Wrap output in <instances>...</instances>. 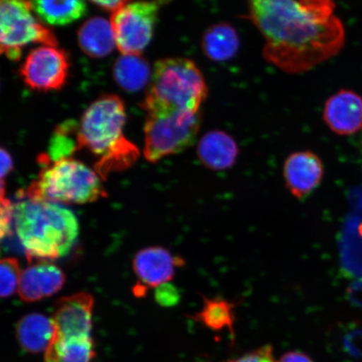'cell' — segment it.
Listing matches in <instances>:
<instances>
[{
    "instance_id": "5bb4252c",
    "label": "cell",
    "mask_w": 362,
    "mask_h": 362,
    "mask_svg": "<svg viewBox=\"0 0 362 362\" xmlns=\"http://www.w3.org/2000/svg\"><path fill=\"white\" fill-rule=\"evenodd\" d=\"M325 123L339 135H351L362 129V98L351 90H341L325 104Z\"/></svg>"
},
{
    "instance_id": "30bf717a",
    "label": "cell",
    "mask_w": 362,
    "mask_h": 362,
    "mask_svg": "<svg viewBox=\"0 0 362 362\" xmlns=\"http://www.w3.org/2000/svg\"><path fill=\"white\" fill-rule=\"evenodd\" d=\"M185 260L174 256L167 249L152 247L142 249L136 255L133 268L139 283L134 288L136 296H143L149 288H157L175 277L176 269L184 266Z\"/></svg>"
},
{
    "instance_id": "f546056e",
    "label": "cell",
    "mask_w": 362,
    "mask_h": 362,
    "mask_svg": "<svg viewBox=\"0 0 362 362\" xmlns=\"http://www.w3.org/2000/svg\"><path fill=\"white\" fill-rule=\"evenodd\" d=\"M278 362H313L305 353L291 351L285 353Z\"/></svg>"
},
{
    "instance_id": "ac0fdd59",
    "label": "cell",
    "mask_w": 362,
    "mask_h": 362,
    "mask_svg": "<svg viewBox=\"0 0 362 362\" xmlns=\"http://www.w3.org/2000/svg\"><path fill=\"white\" fill-rule=\"evenodd\" d=\"M78 39L86 55L93 58L110 55L117 47L111 22L102 17L86 21L78 30Z\"/></svg>"
},
{
    "instance_id": "5b68a950",
    "label": "cell",
    "mask_w": 362,
    "mask_h": 362,
    "mask_svg": "<svg viewBox=\"0 0 362 362\" xmlns=\"http://www.w3.org/2000/svg\"><path fill=\"white\" fill-rule=\"evenodd\" d=\"M208 88L200 69L192 60L165 58L153 67L151 87L142 103L198 113L206 101Z\"/></svg>"
},
{
    "instance_id": "d6986e66",
    "label": "cell",
    "mask_w": 362,
    "mask_h": 362,
    "mask_svg": "<svg viewBox=\"0 0 362 362\" xmlns=\"http://www.w3.org/2000/svg\"><path fill=\"white\" fill-rule=\"evenodd\" d=\"M240 40L237 30L228 23H217L207 28L202 39V49L212 62L230 60L238 52Z\"/></svg>"
},
{
    "instance_id": "8fae6325",
    "label": "cell",
    "mask_w": 362,
    "mask_h": 362,
    "mask_svg": "<svg viewBox=\"0 0 362 362\" xmlns=\"http://www.w3.org/2000/svg\"><path fill=\"white\" fill-rule=\"evenodd\" d=\"M325 174L322 161L310 151L291 153L284 161L283 175L288 192L304 200L320 187Z\"/></svg>"
},
{
    "instance_id": "ba28073f",
    "label": "cell",
    "mask_w": 362,
    "mask_h": 362,
    "mask_svg": "<svg viewBox=\"0 0 362 362\" xmlns=\"http://www.w3.org/2000/svg\"><path fill=\"white\" fill-rule=\"evenodd\" d=\"M170 0H140L112 13L111 24L122 55H141L151 42L160 8Z\"/></svg>"
},
{
    "instance_id": "9a60e30c",
    "label": "cell",
    "mask_w": 362,
    "mask_h": 362,
    "mask_svg": "<svg viewBox=\"0 0 362 362\" xmlns=\"http://www.w3.org/2000/svg\"><path fill=\"white\" fill-rule=\"evenodd\" d=\"M239 153L238 144L228 134L214 130L202 136L197 146V156L202 164L212 170L230 168Z\"/></svg>"
},
{
    "instance_id": "d4e9b609",
    "label": "cell",
    "mask_w": 362,
    "mask_h": 362,
    "mask_svg": "<svg viewBox=\"0 0 362 362\" xmlns=\"http://www.w3.org/2000/svg\"><path fill=\"white\" fill-rule=\"evenodd\" d=\"M156 300L162 306H174L180 300V293L173 285L167 283L156 288Z\"/></svg>"
},
{
    "instance_id": "277c9868",
    "label": "cell",
    "mask_w": 362,
    "mask_h": 362,
    "mask_svg": "<svg viewBox=\"0 0 362 362\" xmlns=\"http://www.w3.org/2000/svg\"><path fill=\"white\" fill-rule=\"evenodd\" d=\"M39 161L43 168L27 188L30 200L83 205L107 197L100 176L83 162L72 158L52 162L47 155Z\"/></svg>"
},
{
    "instance_id": "83f0119b",
    "label": "cell",
    "mask_w": 362,
    "mask_h": 362,
    "mask_svg": "<svg viewBox=\"0 0 362 362\" xmlns=\"http://www.w3.org/2000/svg\"><path fill=\"white\" fill-rule=\"evenodd\" d=\"M98 7L108 11L115 12L126 4L133 2V0H89Z\"/></svg>"
},
{
    "instance_id": "ffe728a7",
    "label": "cell",
    "mask_w": 362,
    "mask_h": 362,
    "mask_svg": "<svg viewBox=\"0 0 362 362\" xmlns=\"http://www.w3.org/2000/svg\"><path fill=\"white\" fill-rule=\"evenodd\" d=\"M30 2L39 19L51 25H69L87 13L85 0H30Z\"/></svg>"
},
{
    "instance_id": "7c38bea8",
    "label": "cell",
    "mask_w": 362,
    "mask_h": 362,
    "mask_svg": "<svg viewBox=\"0 0 362 362\" xmlns=\"http://www.w3.org/2000/svg\"><path fill=\"white\" fill-rule=\"evenodd\" d=\"M94 298L79 292L57 300L52 316L54 334L92 336Z\"/></svg>"
},
{
    "instance_id": "e0dca14e",
    "label": "cell",
    "mask_w": 362,
    "mask_h": 362,
    "mask_svg": "<svg viewBox=\"0 0 362 362\" xmlns=\"http://www.w3.org/2000/svg\"><path fill=\"white\" fill-rule=\"evenodd\" d=\"M54 332L52 318L39 313L23 316L16 328L21 347L31 354L45 352L52 341Z\"/></svg>"
},
{
    "instance_id": "603a6c76",
    "label": "cell",
    "mask_w": 362,
    "mask_h": 362,
    "mask_svg": "<svg viewBox=\"0 0 362 362\" xmlns=\"http://www.w3.org/2000/svg\"><path fill=\"white\" fill-rule=\"evenodd\" d=\"M78 127L74 121H66L57 127L49 144L47 156L51 161L71 158L76 151H79Z\"/></svg>"
},
{
    "instance_id": "52a82bcc",
    "label": "cell",
    "mask_w": 362,
    "mask_h": 362,
    "mask_svg": "<svg viewBox=\"0 0 362 362\" xmlns=\"http://www.w3.org/2000/svg\"><path fill=\"white\" fill-rule=\"evenodd\" d=\"M30 0H0V49L11 61H19L27 45L57 47L51 29L33 15Z\"/></svg>"
},
{
    "instance_id": "3957f363",
    "label": "cell",
    "mask_w": 362,
    "mask_h": 362,
    "mask_svg": "<svg viewBox=\"0 0 362 362\" xmlns=\"http://www.w3.org/2000/svg\"><path fill=\"white\" fill-rule=\"evenodd\" d=\"M13 220L30 264L60 259L70 252L78 237L75 214L58 203L23 201L15 206Z\"/></svg>"
},
{
    "instance_id": "484cf974",
    "label": "cell",
    "mask_w": 362,
    "mask_h": 362,
    "mask_svg": "<svg viewBox=\"0 0 362 362\" xmlns=\"http://www.w3.org/2000/svg\"><path fill=\"white\" fill-rule=\"evenodd\" d=\"M228 362H278L276 361L273 348L271 346H264L259 349L247 353L240 358Z\"/></svg>"
},
{
    "instance_id": "4316f807",
    "label": "cell",
    "mask_w": 362,
    "mask_h": 362,
    "mask_svg": "<svg viewBox=\"0 0 362 362\" xmlns=\"http://www.w3.org/2000/svg\"><path fill=\"white\" fill-rule=\"evenodd\" d=\"M1 218H0V228L1 237L4 238L10 233L11 221L15 218V206L6 197H1Z\"/></svg>"
},
{
    "instance_id": "44dd1931",
    "label": "cell",
    "mask_w": 362,
    "mask_h": 362,
    "mask_svg": "<svg viewBox=\"0 0 362 362\" xmlns=\"http://www.w3.org/2000/svg\"><path fill=\"white\" fill-rule=\"evenodd\" d=\"M151 74L148 63L141 55H122L113 66L116 83L129 93L146 87Z\"/></svg>"
},
{
    "instance_id": "4fadbf2b",
    "label": "cell",
    "mask_w": 362,
    "mask_h": 362,
    "mask_svg": "<svg viewBox=\"0 0 362 362\" xmlns=\"http://www.w3.org/2000/svg\"><path fill=\"white\" fill-rule=\"evenodd\" d=\"M30 264L22 271L18 288L22 301H39L61 291L66 277L60 268L48 260H36Z\"/></svg>"
},
{
    "instance_id": "2e32d148",
    "label": "cell",
    "mask_w": 362,
    "mask_h": 362,
    "mask_svg": "<svg viewBox=\"0 0 362 362\" xmlns=\"http://www.w3.org/2000/svg\"><path fill=\"white\" fill-rule=\"evenodd\" d=\"M95 357L93 337L54 334L44 352L45 362H92Z\"/></svg>"
},
{
    "instance_id": "9c48e42d",
    "label": "cell",
    "mask_w": 362,
    "mask_h": 362,
    "mask_svg": "<svg viewBox=\"0 0 362 362\" xmlns=\"http://www.w3.org/2000/svg\"><path fill=\"white\" fill-rule=\"evenodd\" d=\"M69 68V59L63 49L42 45L29 53L21 66L20 74L30 88L49 92L64 87Z\"/></svg>"
},
{
    "instance_id": "cb8c5ba5",
    "label": "cell",
    "mask_w": 362,
    "mask_h": 362,
    "mask_svg": "<svg viewBox=\"0 0 362 362\" xmlns=\"http://www.w3.org/2000/svg\"><path fill=\"white\" fill-rule=\"evenodd\" d=\"M22 272L20 262L16 257H8L0 264V294L8 298L18 291Z\"/></svg>"
},
{
    "instance_id": "f1b7e54d",
    "label": "cell",
    "mask_w": 362,
    "mask_h": 362,
    "mask_svg": "<svg viewBox=\"0 0 362 362\" xmlns=\"http://www.w3.org/2000/svg\"><path fill=\"white\" fill-rule=\"evenodd\" d=\"M1 181H4V177L11 173L13 169V158L11 153L6 149L1 148Z\"/></svg>"
},
{
    "instance_id": "6da1fadb",
    "label": "cell",
    "mask_w": 362,
    "mask_h": 362,
    "mask_svg": "<svg viewBox=\"0 0 362 362\" xmlns=\"http://www.w3.org/2000/svg\"><path fill=\"white\" fill-rule=\"evenodd\" d=\"M247 19L265 40L262 55L288 74H300L341 51L345 30L333 0H247Z\"/></svg>"
},
{
    "instance_id": "7a4b0ae2",
    "label": "cell",
    "mask_w": 362,
    "mask_h": 362,
    "mask_svg": "<svg viewBox=\"0 0 362 362\" xmlns=\"http://www.w3.org/2000/svg\"><path fill=\"white\" fill-rule=\"evenodd\" d=\"M125 122L124 103L116 95H103L81 117L78 148L100 156L95 170L102 179L111 172L129 168L139 156L138 148L124 136Z\"/></svg>"
},
{
    "instance_id": "7402d4cb",
    "label": "cell",
    "mask_w": 362,
    "mask_h": 362,
    "mask_svg": "<svg viewBox=\"0 0 362 362\" xmlns=\"http://www.w3.org/2000/svg\"><path fill=\"white\" fill-rule=\"evenodd\" d=\"M202 310L191 316V318L215 332L228 329L230 334H233L234 310L238 305L236 303L219 297L211 298L202 296Z\"/></svg>"
},
{
    "instance_id": "4dcf8cb0",
    "label": "cell",
    "mask_w": 362,
    "mask_h": 362,
    "mask_svg": "<svg viewBox=\"0 0 362 362\" xmlns=\"http://www.w3.org/2000/svg\"><path fill=\"white\" fill-rule=\"evenodd\" d=\"M361 141H362V140H361Z\"/></svg>"
},
{
    "instance_id": "8992f818",
    "label": "cell",
    "mask_w": 362,
    "mask_h": 362,
    "mask_svg": "<svg viewBox=\"0 0 362 362\" xmlns=\"http://www.w3.org/2000/svg\"><path fill=\"white\" fill-rule=\"evenodd\" d=\"M144 156L151 163L176 155L193 146L202 124V112L171 110L160 106H144Z\"/></svg>"
}]
</instances>
